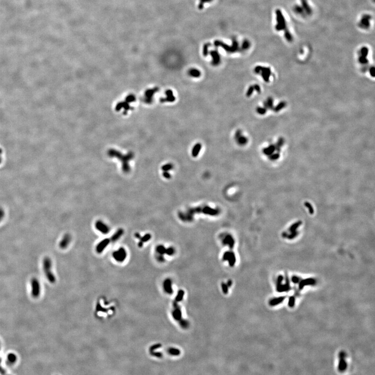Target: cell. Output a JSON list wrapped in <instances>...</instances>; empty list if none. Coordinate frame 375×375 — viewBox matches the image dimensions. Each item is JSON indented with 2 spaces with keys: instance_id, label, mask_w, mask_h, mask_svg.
I'll use <instances>...</instances> for the list:
<instances>
[{
  "instance_id": "2e32d148",
  "label": "cell",
  "mask_w": 375,
  "mask_h": 375,
  "mask_svg": "<svg viewBox=\"0 0 375 375\" xmlns=\"http://www.w3.org/2000/svg\"><path fill=\"white\" fill-rule=\"evenodd\" d=\"M210 54L212 57V64L213 66H218L220 63L221 59L220 56L217 51H212L210 52Z\"/></svg>"
},
{
  "instance_id": "7bdbcfd3",
  "label": "cell",
  "mask_w": 375,
  "mask_h": 375,
  "mask_svg": "<svg viewBox=\"0 0 375 375\" xmlns=\"http://www.w3.org/2000/svg\"><path fill=\"white\" fill-rule=\"evenodd\" d=\"M359 63L362 64H367L369 63V60H367V59H366V57H364L361 55L359 56Z\"/></svg>"
},
{
  "instance_id": "ab89813d",
  "label": "cell",
  "mask_w": 375,
  "mask_h": 375,
  "mask_svg": "<svg viewBox=\"0 0 375 375\" xmlns=\"http://www.w3.org/2000/svg\"><path fill=\"white\" fill-rule=\"evenodd\" d=\"M250 47V43L249 41L246 40L243 41L242 45V49L243 50L248 49Z\"/></svg>"
},
{
  "instance_id": "ba28073f",
  "label": "cell",
  "mask_w": 375,
  "mask_h": 375,
  "mask_svg": "<svg viewBox=\"0 0 375 375\" xmlns=\"http://www.w3.org/2000/svg\"><path fill=\"white\" fill-rule=\"evenodd\" d=\"M234 139L237 144L240 146H245L247 144L249 140L247 137H245L242 135V131L238 129L236 131L234 135Z\"/></svg>"
},
{
  "instance_id": "e0dca14e",
  "label": "cell",
  "mask_w": 375,
  "mask_h": 375,
  "mask_svg": "<svg viewBox=\"0 0 375 375\" xmlns=\"http://www.w3.org/2000/svg\"><path fill=\"white\" fill-rule=\"evenodd\" d=\"M124 234V229L122 228H119L118 229L116 232H115V234L112 236L111 238H110V241L112 242H115L117 241L119 239L121 238L122 236H123Z\"/></svg>"
},
{
  "instance_id": "d6986e66",
  "label": "cell",
  "mask_w": 375,
  "mask_h": 375,
  "mask_svg": "<svg viewBox=\"0 0 375 375\" xmlns=\"http://www.w3.org/2000/svg\"><path fill=\"white\" fill-rule=\"evenodd\" d=\"M223 243L225 245H228L230 249H232V248H234V240L231 235H227L223 241Z\"/></svg>"
},
{
  "instance_id": "681fc988",
  "label": "cell",
  "mask_w": 375,
  "mask_h": 375,
  "mask_svg": "<svg viewBox=\"0 0 375 375\" xmlns=\"http://www.w3.org/2000/svg\"><path fill=\"white\" fill-rule=\"evenodd\" d=\"M156 258L157 259V261L160 262H164V261H165V258H164V256L162 255L156 254Z\"/></svg>"
},
{
  "instance_id": "be15d7a7",
  "label": "cell",
  "mask_w": 375,
  "mask_h": 375,
  "mask_svg": "<svg viewBox=\"0 0 375 375\" xmlns=\"http://www.w3.org/2000/svg\"></svg>"
},
{
  "instance_id": "7402d4cb",
  "label": "cell",
  "mask_w": 375,
  "mask_h": 375,
  "mask_svg": "<svg viewBox=\"0 0 375 375\" xmlns=\"http://www.w3.org/2000/svg\"><path fill=\"white\" fill-rule=\"evenodd\" d=\"M203 212L205 214L212 216L216 215L218 214V211L217 209H212L209 207H204L203 209Z\"/></svg>"
},
{
  "instance_id": "3957f363",
  "label": "cell",
  "mask_w": 375,
  "mask_h": 375,
  "mask_svg": "<svg viewBox=\"0 0 375 375\" xmlns=\"http://www.w3.org/2000/svg\"><path fill=\"white\" fill-rule=\"evenodd\" d=\"M276 15L277 24L275 26V29L278 32L285 31L288 29L287 23L285 17L280 9H277L276 11Z\"/></svg>"
},
{
  "instance_id": "f6af8a7d",
  "label": "cell",
  "mask_w": 375,
  "mask_h": 375,
  "mask_svg": "<svg viewBox=\"0 0 375 375\" xmlns=\"http://www.w3.org/2000/svg\"><path fill=\"white\" fill-rule=\"evenodd\" d=\"M209 44H205V45L204 46V47H203V55H204V56H207V55H208V53H209L208 49H209Z\"/></svg>"
},
{
  "instance_id": "94428289",
  "label": "cell",
  "mask_w": 375,
  "mask_h": 375,
  "mask_svg": "<svg viewBox=\"0 0 375 375\" xmlns=\"http://www.w3.org/2000/svg\"><path fill=\"white\" fill-rule=\"evenodd\" d=\"M2 152H3L1 148H0V155H1V154L2 153Z\"/></svg>"
},
{
  "instance_id": "d590c367",
  "label": "cell",
  "mask_w": 375,
  "mask_h": 375,
  "mask_svg": "<svg viewBox=\"0 0 375 375\" xmlns=\"http://www.w3.org/2000/svg\"><path fill=\"white\" fill-rule=\"evenodd\" d=\"M178 321L179 323L180 326H181L183 329H187L189 327L190 324L188 321L181 318Z\"/></svg>"
},
{
  "instance_id": "8fae6325",
  "label": "cell",
  "mask_w": 375,
  "mask_h": 375,
  "mask_svg": "<svg viewBox=\"0 0 375 375\" xmlns=\"http://www.w3.org/2000/svg\"><path fill=\"white\" fill-rule=\"evenodd\" d=\"M173 306L174 308V310L172 312V315H173V318H174L175 320L176 321H179L180 319L182 318V312L181 308H180L179 305L177 303V302H175L173 303Z\"/></svg>"
},
{
  "instance_id": "9f6ffc18",
  "label": "cell",
  "mask_w": 375,
  "mask_h": 375,
  "mask_svg": "<svg viewBox=\"0 0 375 375\" xmlns=\"http://www.w3.org/2000/svg\"><path fill=\"white\" fill-rule=\"evenodd\" d=\"M163 175L164 177L167 179H169L171 177V174L168 172V171H164V173L163 174Z\"/></svg>"
},
{
  "instance_id": "74e56055",
  "label": "cell",
  "mask_w": 375,
  "mask_h": 375,
  "mask_svg": "<svg viewBox=\"0 0 375 375\" xmlns=\"http://www.w3.org/2000/svg\"><path fill=\"white\" fill-rule=\"evenodd\" d=\"M267 110L266 108H263V107H260L258 106L256 108V112L257 113L260 115H264L266 113Z\"/></svg>"
},
{
  "instance_id": "f1b7e54d",
  "label": "cell",
  "mask_w": 375,
  "mask_h": 375,
  "mask_svg": "<svg viewBox=\"0 0 375 375\" xmlns=\"http://www.w3.org/2000/svg\"><path fill=\"white\" fill-rule=\"evenodd\" d=\"M228 261L229 262V265H230V266L233 267L234 265H235V263L236 262V255L234 252H230V255H229Z\"/></svg>"
},
{
  "instance_id": "7dc6e473",
  "label": "cell",
  "mask_w": 375,
  "mask_h": 375,
  "mask_svg": "<svg viewBox=\"0 0 375 375\" xmlns=\"http://www.w3.org/2000/svg\"><path fill=\"white\" fill-rule=\"evenodd\" d=\"M211 1H212V0H200V4H199L200 9H202L204 4L206 3L211 2Z\"/></svg>"
},
{
  "instance_id": "e575fe53",
  "label": "cell",
  "mask_w": 375,
  "mask_h": 375,
  "mask_svg": "<svg viewBox=\"0 0 375 375\" xmlns=\"http://www.w3.org/2000/svg\"><path fill=\"white\" fill-rule=\"evenodd\" d=\"M285 106H286V103L285 102H281L280 103H279L275 108H273V110L275 112H278L285 108Z\"/></svg>"
},
{
  "instance_id": "1f68e13d",
  "label": "cell",
  "mask_w": 375,
  "mask_h": 375,
  "mask_svg": "<svg viewBox=\"0 0 375 375\" xmlns=\"http://www.w3.org/2000/svg\"><path fill=\"white\" fill-rule=\"evenodd\" d=\"M168 352L169 354L173 356H179L181 353L180 350L175 348H170L168 349Z\"/></svg>"
},
{
  "instance_id": "5bb4252c",
  "label": "cell",
  "mask_w": 375,
  "mask_h": 375,
  "mask_svg": "<svg viewBox=\"0 0 375 375\" xmlns=\"http://www.w3.org/2000/svg\"><path fill=\"white\" fill-rule=\"evenodd\" d=\"M371 19V16L369 15L366 14L362 16L361 19L359 23V26L363 29H368L370 27Z\"/></svg>"
},
{
  "instance_id": "836d02e7",
  "label": "cell",
  "mask_w": 375,
  "mask_h": 375,
  "mask_svg": "<svg viewBox=\"0 0 375 375\" xmlns=\"http://www.w3.org/2000/svg\"><path fill=\"white\" fill-rule=\"evenodd\" d=\"M284 142H285V140L283 138H280L277 142L276 144L275 145V147H276V150L278 152L280 151V148L283 146Z\"/></svg>"
},
{
  "instance_id": "6125c7cd",
  "label": "cell",
  "mask_w": 375,
  "mask_h": 375,
  "mask_svg": "<svg viewBox=\"0 0 375 375\" xmlns=\"http://www.w3.org/2000/svg\"><path fill=\"white\" fill-rule=\"evenodd\" d=\"M2 159L1 157H0V164H1V163H2Z\"/></svg>"
},
{
  "instance_id": "30bf717a",
  "label": "cell",
  "mask_w": 375,
  "mask_h": 375,
  "mask_svg": "<svg viewBox=\"0 0 375 375\" xmlns=\"http://www.w3.org/2000/svg\"><path fill=\"white\" fill-rule=\"evenodd\" d=\"M135 237L136 238L139 240V242L138 243V245L139 247L141 248L143 246L144 243L147 242L148 241L151 240L152 236L150 234H144L143 236H141L140 235V234L138 232H136L135 234Z\"/></svg>"
},
{
  "instance_id": "6da1fadb",
  "label": "cell",
  "mask_w": 375,
  "mask_h": 375,
  "mask_svg": "<svg viewBox=\"0 0 375 375\" xmlns=\"http://www.w3.org/2000/svg\"><path fill=\"white\" fill-rule=\"evenodd\" d=\"M52 262L51 259L46 256L43 261V268L45 276L49 283H54L56 282V277L52 270Z\"/></svg>"
},
{
  "instance_id": "680465c9",
  "label": "cell",
  "mask_w": 375,
  "mask_h": 375,
  "mask_svg": "<svg viewBox=\"0 0 375 375\" xmlns=\"http://www.w3.org/2000/svg\"><path fill=\"white\" fill-rule=\"evenodd\" d=\"M226 284H227V286H228V287H230L232 286V280H228Z\"/></svg>"
},
{
  "instance_id": "83f0119b",
  "label": "cell",
  "mask_w": 375,
  "mask_h": 375,
  "mask_svg": "<svg viewBox=\"0 0 375 375\" xmlns=\"http://www.w3.org/2000/svg\"><path fill=\"white\" fill-rule=\"evenodd\" d=\"M285 299V297H281L277 298H274L270 301V306H275L280 303Z\"/></svg>"
},
{
  "instance_id": "9c48e42d",
  "label": "cell",
  "mask_w": 375,
  "mask_h": 375,
  "mask_svg": "<svg viewBox=\"0 0 375 375\" xmlns=\"http://www.w3.org/2000/svg\"><path fill=\"white\" fill-rule=\"evenodd\" d=\"M95 227L99 232L103 234H106L110 232V228L102 220H98L95 223Z\"/></svg>"
},
{
  "instance_id": "277c9868",
  "label": "cell",
  "mask_w": 375,
  "mask_h": 375,
  "mask_svg": "<svg viewBox=\"0 0 375 375\" xmlns=\"http://www.w3.org/2000/svg\"><path fill=\"white\" fill-rule=\"evenodd\" d=\"M254 71L256 74H260L265 82H269L270 77L272 74V71L270 67L257 66L254 68Z\"/></svg>"
},
{
  "instance_id": "d4e9b609",
  "label": "cell",
  "mask_w": 375,
  "mask_h": 375,
  "mask_svg": "<svg viewBox=\"0 0 375 375\" xmlns=\"http://www.w3.org/2000/svg\"><path fill=\"white\" fill-rule=\"evenodd\" d=\"M340 361L339 365V369L340 371H343L346 368V363L344 361V354L342 353L340 354Z\"/></svg>"
},
{
  "instance_id": "60d3db41",
  "label": "cell",
  "mask_w": 375,
  "mask_h": 375,
  "mask_svg": "<svg viewBox=\"0 0 375 375\" xmlns=\"http://www.w3.org/2000/svg\"><path fill=\"white\" fill-rule=\"evenodd\" d=\"M254 87L253 85H250L248 89L247 90V92L246 93V95L247 97H250L253 94V93L254 92Z\"/></svg>"
},
{
  "instance_id": "6f0895ef",
  "label": "cell",
  "mask_w": 375,
  "mask_h": 375,
  "mask_svg": "<svg viewBox=\"0 0 375 375\" xmlns=\"http://www.w3.org/2000/svg\"><path fill=\"white\" fill-rule=\"evenodd\" d=\"M292 281H293V283H298L299 281H300V279H299V278H298L297 277H294L292 278Z\"/></svg>"
},
{
  "instance_id": "cb8c5ba5",
  "label": "cell",
  "mask_w": 375,
  "mask_h": 375,
  "mask_svg": "<svg viewBox=\"0 0 375 375\" xmlns=\"http://www.w3.org/2000/svg\"><path fill=\"white\" fill-rule=\"evenodd\" d=\"M273 104H274L273 99L272 97H269L268 98L267 100L264 102V108H266L267 110V109L273 110L274 108Z\"/></svg>"
},
{
  "instance_id": "b9f144b4",
  "label": "cell",
  "mask_w": 375,
  "mask_h": 375,
  "mask_svg": "<svg viewBox=\"0 0 375 375\" xmlns=\"http://www.w3.org/2000/svg\"><path fill=\"white\" fill-rule=\"evenodd\" d=\"M175 250L173 247H168V248L166 249L165 254H167V255H169V256H172L175 253Z\"/></svg>"
},
{
  "instance_id": "7c38bea8",
  "label": "cell",
  "mask_w": 375,
  "mask_h": 375,
  "mask_svg": "<svg viewBox=\"0 0 375 375\" xmlns=\"http://www.w3.org/2000/svg\"><path fill=\"white\" fill-rule=\"evenodd\" d=\"M72 241V237L69 234H66L63 236L60 242L59 243V247L61 249H65L69 245L70 243Z\"/></svg>"
},
{
  "instance_id": "8d00e7d4",
  "label": "cell",
  "mask_w": 375,
  "mask_h": 375,
  "mask_svg": "<svg viewBox=\"0 0 375 375\" xmlns=\"http://www.w3.org/2000/svg\"><path fill=\"white\" fill-rule=\"evenodd\" d=\"M167 97L166 98H163L161 99V101L162 102H173L176 100V97L174 95H166Z\"/></svg>"
},
{
  "instance_id": "f907efd6",
  "label": "cell",
  "mask_w": 375,
  "mask_h": 375,
  "mask_svg": "<svg viewBox=\"0 0 375 375\" xmlns=\"http://www.w3.org/2000/svg\"><path fill=\"white\" fill-rule=\"evenodd\" d=\"M5 212L2 207H0V222L4 217Z\"/></svg>"
},
{
  "instance_id": "f35d334b",
  "label": "cell",
  "mask_w": 375,
  "mask_h": 375,
  "mask_svg": "<svg viewBox=\"0 0 375 375\" xmlns=\"http://www.w3.org/2000/svg\"><path fill=\"white\" fill-rule=\"evenodd\" d=\"M173 168V165L171 164H167L164 165L162 167V169L164 171H168Z\"/></svg>"
},
{
  "instance_id": "ac0fdd59",
  "label": "cell",
  "mask_w": 375,
  "mask_h": 375,
  "mask_svg": "<svg viewBox=\"0 0 375 375\" xmlns=\"http://www.w3.org/2000/svg\"><path fill=\"white\" fill-rule=\"evenodd\" d=\"M301 6L303 8L306 15H310L312 13V9L308 4L307 0H301Z\"/></svg>"
},
{
  "instance_id": "4dcf8cb0",
  "label": "cell",
  "mask_w": 375,
  "mask_h": 375,
  "mask_svg": "<svg viewBox=\"0 0 375 375\" xmlns=\"http://www.w3.org/2000/svg\"><path fill=\"white\" fill-rule=\"evenodd\" d=\"M293 9H294V11L298 14L300 15L301 16H306L305 14L304 13L303 8L300 5H295Z\"/></svg>"
},
{
  "instance_id": "11a10c76",
  "label": "cell",
  "mask_w": 375,
  "mask_h": 375,
  "mask_svg": "<svg viewBox=\"0 0 375 375\" xmlns=\"http://www.w3.org/2000/svg\"><path fill=\"white\" fill-rule=\"evenodd\" d=\"M369 73L371 74V76L375 77V68L374 66H372L369 68Z\"/></svg>"
},
{
  "instance_id": "5b68a950",
  "label": "cell",
  "mask_w": 375,
  "mask_h": 375,
  "mask_svg": "<svg viewBox=\"0 0 375 375\" xmlns=\"http://www.w3.org/2000/svg\"><path fill=\"white\" fill-rule=\"evenodd\" d=\"M112 256L113 258L117 262L123 263L127 258V253L126 249L124 247H120L113 253Z\"/></svg>"
},
{
  "instance_id": "7a4b0ae2",
  "label": "cell",
  "mask_w": 375,
  "mask_h": 375,
  "mask_svg": "<svg viewBox=\"0 0 375 375\" xmlns=\"http://www.w3.org/2000/svg\"><path fill=\"white\" fill-rule=\"evenodd\" d=\"M109 155L111 157H116L118 158L119 160H121L122 162V169L124 173L127 174L130 172V167L129 164V162L133 158V155L132 154H129L128 155L123 156L116 152L111 151Z\"/></svg>"
},
{
  "instance_id": "c3c4849f",
  "label": "cell",
  "mask_w": 375,
  "mask_h": 375,
  "mask_svg": "<svg viewBox=\"0 0 375 375\" xmlns=\"http://www.w3.org/2000/svg\"><path fill=\"white\" fill-rule=\"evenodd\" d=\"M151 355H153L154 356L159 357V358H160V357H162V356H163V354H162V353L159 352H158L151 351Z\"/></svg>"
},
{
  "instance_id": "ffe728a7",
  "label": "cell",
  "mask_w": 375,
  "mask_h": 375,
  "mask_svg": "<svg viewBox=\"0 0 375 375\" xmlns=\"http://www.w3.org/2000/svg\"><path fill=\"white\" fill-rule=\"evenodd\" d=\"M188 73L189 76L193 77V78H199L201 76V72L200 70L194 68H190L188 70Z\"/></svg>"
},
{
  "instance_id": "484cf974",
  "label": "cell",
  "mask_w": 375,
  "mask_h": 375,
  "mask_svg": "<svg viewBox=\"0 0 375 375\" xmlns=\"http://www.w3.org/2000/svg\"><path fill=\"white\" fill-rule=\"evenodd\" d=\"M315 281L314 279H305V280H302L300 283L299 288H300V289H303V288L305 285H313L315 283Z\"/></svg>"
},
{
  "instance_id": "4316f807",
  "label": "cell",
  "mask_w": 375,
  "mask_h": 375,
  "mask_svg": "<svg viewBox=\"0 0 375 375\" xmlns=\"http://www.w3.org/2000/svg\"><path fill=\"white\" fill-rule=\"evenodd\" d=\"M17 361V356L14 353H9L7 356V363L9 365L14 364Z\"/></svg>"
},
{
  "instance_id": "91938a15",
  "label": "cell",
  "mask_w": 375,
  "mask_h": 375,
  "mask_svg": "<svg viewBox=\"0 0 375 375\" xmlns=\"http://www.w3.org/2000/svg\"><path fill=\"white\" fill-rule=\"evenodd\" d=\"M1 359L0 358V364H1ZM0 373H1V374H4L5 373L4 369H3L2 367L1 366H0Z\"/></svg>"
},
{
  "instance_id": "8992f818",
  "label": "cell",
  "mask_w": 375,
  "mask_h": 375,
  "mask_svg": "<svg viewBox=\"0 0 375 375\" xmlns=\"http://www.w3.org/2000/svg\"><path fill=\"white\" fill-rule=\"evenodd\" d=\"M234 42L232 43V45L231 47H228V45L226 44L225 43H222V42L216 41L215 42V45L218 47H222V48H224V49L228 52V53H234L236 51H238V43L237 42V41L234 40L233 41Z\"/></svg>"
},
{
  "instance_id": "f546056e",
  "label": "cell",
  "mask_w": 375,
  "mask_h": 375,
  "mask_svg": "<svg viewBox=\"0 0 375 375\" xmlns=\"http://www.w3.org/2000/svg\"><path fill=\"white\" fill-rule=\"evenodd\" d=\"M166 248L163 245H158L156 247V254H158V255H164V254H165L166 253Z\"/></svg>"
},
{
  "instance_id": "816d5d0a",
  "label": "cell",
  "mask_w": 375,
  "mask_h": 375,
  "mask_svg": "<svg viewBox=\"0 0 375 375\" xmlns=\"http://www.w3.org/2000/svg\"><path fill=\"white\" fill-rule=\"evenodd\" d=\"M294 303H295V298L293 297H291L289 299V305L290 307H293L294 306Z\"/></svg>"
},
{
  "instance_id": "d6a6232c",
  "label": "cell",
  "mask_w": 375,
  "mask_h": 375,
  "mask_svg": "<svg viewBox=\"0 0 375 375\" xmlns=\"http://www.w3.org/2000/svg\"><path fill=\"white\" fill-rule=\"evenodd\" d=\"M184 291L183 290H180L178 291L177 296L176 297L175 301L177 302H181L184 298Z\"/></svg>"
},
{
  "instance_id": "db71d44e",
  "label": "cell",
  "mask_w": 375,
  "mask_h": 375,
  "mask_svg": "<svg viewBox=\"0 0 375 375\" xmlns=\"http://www.w3.org/2000/svg\"><path fill=\"white\" fill-rule=\"evenodd\" d=\"M230 252H226L223 255V260L224 261H228L229 258Z\"/></svg>"
},
{
  "instance_id": "52a82bcc",
  "label": "cell",
  "mask_w": 375,
  "mask_h": 375,
  "mask_svg": "<svg viewBox=\"0 0 375 375\" xmlns=\"http://www.w3.org/2000/svg\"><path fill=\"white\" fill-rule=\"evenodd\" d=\"M31 283L32 296L34 298H37L40 294L41 287L40 283L37 278H33L32 279Z\"/></svg>"
},
{
  "instance_id": "603a6c76",
  "label": "cell",
  "mask_w": 375,
  "mask_h": 375,
  "mask_svg": "<svg viewBox=\"0 0 375 375\" xmlns=\"http://www.w3.org/2000/svg\"><path fill=\"white\" fill-rule=\"evenodd\" d=\"M276 150V147L275 145L274 144H270L269 146H268L267 148L263 149V153L265 154V155H270L274 153L275 151Z\"/></svg>"
},
{
  "instance_id": "4fadbf2b",
  "label": "cell",
  "mask_w": 375,
  "mask_h": 375,
  "mask_svg": "<svg viewBox=\"0 0 375 375\" xmlns=\"http://www.w3.org/2000/svg\"><path fill=\"white\" fill-rule=\"evenodd\" d=\"M110 239H104L103 240H102L101 242L97 245L95 250L98 253L100 254L102 253L104 250L105 249L106 247H108V245L110 244Z\"/></svg>"
},
{
  "instance_id": "ee69618b",
  "label": "cell",
  "mask_w": 375,
  "mask_h": 375,
  "mask_svg": "<svg viewBox=\"0 0 375 375\" xmlns=\"http://www.w3.org/2000/svg\"><path fill=\"white\" fill-rule=\"evenodd\" d=\"M221 285H222V288L223 293L225 294H228V287L227 286V284L224 283H222Z\"/></svg>"
},
{
  "instance_id": "bcb514c9",
  "label": "cell",
  "mask_w": 375,
  "mask_h": 375,
  "mask_svg": "<svg viewBox=\"0 0 375 375\" xmlns=\"http://www.w3.org/2000/svg\"><path fill=\"white\" fill-rule=\"evenodd\" d=\"M280 156V155L279 153H275V154H272L271 155H270V159L271 160H277L279 157Z\"/></svg>"
},
{
  "instance_id": "f5cc1de1",
  "label": "cell",
  "mask_w": 375,
  "mask_h": 375,
  "mask_svg": "<svg viewBox=\"0 0 375 375\" xmlns=\"http://www.w3.org/2000/svg\"><path fill=\"white\" fill-rule=\"evenodd\" d=\"M253 87H254V90H255L256 92H257L258 93H261V89L260 85H257V84H255L254 85H253Z\"/></svg>"
},
{
  "instance_id": "44dd1931",
  "label": "cell",
  "mask_w": 375,
  "mask_h": 375,
  "mask_svg": "<svg viewBox=\"0 0 375 375\" xmlns=\"http://www.w3.org/2000/svg\"><path fill=\"white\" fill-rule=\"evenodd\" d=\"M202 148V144L200 143H197L193 146L192 150V155L194 157L198 156L200 151Z\"/></svg>"
},
{
  "instance_id": "9a60e30c",
  "label": "cell",
  "mask_w": 375,
  "mask_h": 375,
  "mask_svg": "<svg viewBox=\"0 0 375 375\" xmlns=\"http://www.w3.org/2000/svg\"><path fill=\"white\" fill-rule=\"evenodd\" d=\"M163 287L164 291L166 293L168 294H172L173 293V287H172V281L171 279H166L163 283Z\"/></svg>"
}]
</instances>
